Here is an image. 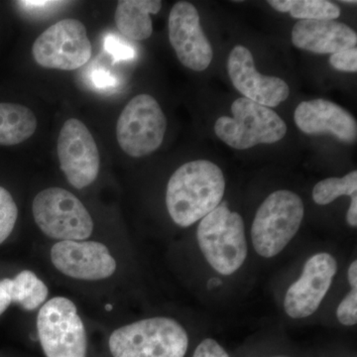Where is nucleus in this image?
I'll return each instance as SVG.
<instances>
[{
  "mask_svg": "<svg viewBox=\"0 0 357 357\" xmlns=\"http://www.w3.org/2000/svg\"><path fill=\"white\" fill-rule=\"evenodd\" d=\"M225 178L220 167L197 160L180 167L167 185L169 215L178 227H191L222 203Z\"/></svg>",
  "mask_w": 357,
  "mask_h": 357,
  "instance_id": "nucleus-1",
  "label": "nucleus"
},
{
  "mask_svg": "<svg viewBox=\"0 0 357 357\" xmlns=\"http://www.w3.org/2000/svg\"><path fill=\"white\" fill-rule=\"evenodd\" d=\"M109 344L114 357H184L189 337L178 321L156 317L117 328Z\"/></svg>",
  "mask_w": 357,
  "mask_h": 357,
  "instance_id": "nucleus-2",
  "label": "nucleus"
},
{
  "mask_svg": "<svg viewBox=\"0 0 357 357\" xmlns=\"http://www.w3.org/2000/svg\"><path fill=\"white\" fill-rule=\"evenodd\" d=\"M197 238L206 261L225 276L236 273L248 257L243 218L230 211L225 203L201 220Z\"/></svg>",
  "mask_w": 357,
  "mask_h": 357,
  "instance_id": "nucleus-3",
  "label": "nucleus"
},
{
  "mask_svg": "<svg viewBox=\"0 0 357 357\" xmlns=\"http://www.w3.org/2000/svg\"><path fill=\"white\" fill-rule=\"evenodd\" d=\"M304 215V203L297 194L288 190L272 192L256 211L251 227L256 252L264 258L281 253L299 231Z\"/></svg>",
  "mask_w": 357,
  "mask_h": 357,
  "instance_id": "nucleus-4",
  "label": "nucleus"
},
{
  "mask_svg": "<svg viewBox=\"0 0 357 357\" xmlns=\"http://www.w3.org/2000/svg\"><path fill=\"white\" fill-rule=\"evenodd\" d=\"M234 116H222L215 132L225 144L244 150L258 144H274L285 137L287 126L273 109L241 98L231 105Z\"/></svg>",
  "mask_w": 357,
  "mask_h": 357,
  "instance_id": "nucleus-5",
  "label": "nucleus"
},
{
  "mask_svg": "<svg viewBox=\"0 0 357 357\" xmlns=\"http://www.w3.org/2000/svg\"><path fill=\"white\" fill-rule=\"evenodd\" d=\"M33 217L45 236L58 241H86L93 222L84 204L62 188L40 192L32 204Z\"/></svg>",
  "mask_w": 357,
  "mask_h": 357,
  "instance_id": "nucleus-6",
  "label": "nucleus"
},
{
  "mask_svg": "<svg viewBox=\"0 0 357 357\" xmlns=\"http://www.w3.org/2000/svg\"><path fill=\"white\" fill-rule=\"evenodd\" d=\"M40 344L47 357H86L88 337L76 305L65 297L45 303L37 317Z\"/></svg>",
  "mask_w": 357,
  "mask_h": 357,
  "instance_id": "nucleus-7",
  "label": "nucleus"
},
{
  "mask_svg": "<svg viewBox=\"0 0 357 357\" xmlns=\"http://www.w3.org/2000/svg\"><path fill=\"white\" fill-rule=\"evenodd\" d=\"M167 119L153 96L141 93L128 103L116 124L119 146L134 158L156 151L165 136Z\"/></svg>",
  "mask_w": 357,
  "mask_h": 357,
  "instance_id": "nucleus-8",
  "label": "nucleus"
},
{
  "mask_svg": "<svg viewBox=\"0 0 357 357\" xmlns=\"http://www.w3.org/2000/svg\"><path fill=\"white\" fill-rule=\"evenodd\" d=\"M35 62L46 69L73 70L91 57L86 26L77 20H63L50 26L32 46Z\"/></svg>",
  "mask_w": 357,
  "mask_h": 357,
  "instance_id": "nucleus-9",
  "label": "nucleus"
},
{
  "mask_svg": "<svg viewBox=\"0 0 357 357\" xmlns=\"http://www.w3.org/2000/svg\"><path fill=\"white\" fill-rule=\"evenodd\" d=\"M60 167L70 185L84 189L93 184L100 172V152L95 138L79 119L65 122L57 143Z\"/></svg>",
  "mask_w": 357,
  "mask_h": 357,
  "instance_id": "nucleus-10",
  "label": "nucleus"
},
{
  "mask_svg": "<svg viewBox=\"0 0 357 357\" xmlns=\"http://www.w3.org/2000/svg\"><path fill=\"white\" fill-rule=\"evenodd\" d=\"M337 272V262L330 253H317L307 259L302 275L286 293L284 309L292 319L314 314L325 299Z\"/></svg>",
  "mask_w": 357,
  "mask_h": 357,
  "instance_id": "nucleus-11",
  "label": "nucleus"
},
{
  "mask_svg": "<svg viewBox=\"0 0 357 357\" xmlns=\"http://www.w3.org/2000/svg\"><path fill=\"white\" fill-rule=\"evenodd\" d=\"M169 40L176 55L185 67L202 72L211 65L213 48L202 29L196 7L178 1L169 15Z\"/></svg>",
  "mask_w": 357,
  "mask_h": 357,
  "instance_id": "nucleus-12",
  "label": "nucleus"
},
{
  "mask_svg": "<svg viewBox=\"0 0 357 357\" xmlns=\"http://www.w3.org/2000/svg\"><path fill=\"white\" fill-rule=\"evenodd\" d=\"M50 255L52 263L61 273L77 280H102L116 270L109 248L96 241H60L54 244Z\"/></svg>",
  "mask_w": 357,
  "mask_h": 357,
  "instance_id": "nucleus-13",
  "label": "nucleus"
},
{
  "mask_svg": "<svg viewBox=\"0 0 357 357\" xmlns=\"http://www.w3.org/2000/svg\"><path fill=\"white\" fill-rule=\"evenodd\" d=\"M227 70L234 88L244 98L264 107H277L290 95L288 84L280 77L263 76L257 72L252 54L241 45L230 52Z\"/></svg>",
  "mask_w": 357,
  "mask_h": 357,
  "instance_id": "nucleus-14",
  "label": "nucleus"
},
{
  "mask_svg": "<svg viewBox=\"0 0 357 357\" xmlns=\"http://www.w3.org/2000/svg\"><path fill=\"white\" fill-rule=\"evenodd\" d=\"M296 126L307 135L331 134L347 144L357 138L356 119L337 103L318 98L301 102L295 110Z\"/></svg>",
  "mask_w": 357,
  "mask_h": 357,
  "instance_id": "nucleus-15",
  "label": "nucleus"
},
{
  "mask_svg": "<svg viewBox=\"0 0 357 357\" xmlns=\"http://www.w3.org/2000/svg\"><path fill=\"white\" fill-rule=\"evenodd\" d=\"M297 48L316 54H335L354 48L357 35L352 28L335 20H300L292 30Z\"/></svg>",
  "mask_w": 357,
  "mask_h": 357,
  "instance_id": "nucleus-16",
  "label": "nucleus"
},
{
  "mask_svg": "<svg viewBox=\"0 0 357 357\" xmlns=\"http://www.w3.org/2000/svg\"><path fill=\"white\" fill-rule=\"evenodd\" d=\"M161 8L160 0H121L115 9V24L123 36L143 41L153 33L150 14H157Z\"/></svg>",
  "mask_w": 357,
  "mask_h": 357,
  "instance_id": "nucleus-17",
  "label": "nucleus"
},
{
  "mask_svg": "<svg viewBox=\"0 0 357 357\" xmlns=\"http://www.w3.org/2000/svg\"><path fill=\"white\" fill-rule=\"evenodd\" d=\"M37 119L31 109L16 103H0V145L13 146L31 137Z\"/></svg>",
  "mask_w": 357,
  "mask_h": 357,
  "instance_id": "nucleus-18",
  "label": "nucleus"
},
{
  "mask_svg": "<svg viewBox=\"0 0 357 357\" xmlns=\"http://www.w3.org/2000/svg\"><path fill=\"white\" fill-rule=\"evenodd\" d=\"M0 287L6 291L11 302L20 304L26 311L38 309L48 298V287L30 270L20 272L13 279H2Z\"/></svg>",
  "mask_w": 357,
  "mask_h": 357,
  "instance_id": "nucleus-19",
  "label": "nucleus"
},
{
  "mask_svg": "<svg viewBox=\"0 0 357 357\" xmlns=\"http://www.w3.org/2000/svg\"><path fill=\"white\" fill-rule=\"evenodd\" d=\"M268 4L301 20H335L340 16V7L326 0H269Z\"/></svg>",
  "mask_w": 357,
  "mask_h": 357,
  "instance_id": "nucleus-20",
  "label": "nucleus"
},
{
  "mask_svg": "<svg viewBox=\"0 0 357 357\" xmlns=\"http://www.w3.org/2000/svg\"><path fill=\"white\" fill-rule=\"evenodd\" d=\"M357 191V172L347 174L342 178H328L321 181L312 190V199L319 206L333 203L342 196H351Z\"/></svg>",
  "mask_w": 357,
  "mask_h": 357,
  "instance_id": "nucleus-21",
  "label": "nucleus"
},
{
  "mask_svg": "<svg viewBox=\"0 0 357 357\" xmlns=\"http://www.w3.org/2000/svg\"><path fill=\"white\" fill-rule=\"evenodd\" d=\"M18 208L10 192L0 187V244L4 243L15 227Z\"/></svg>",
  "mask_w": 357,
  "mask_h": 357,
  "instance_id": "nucleus-22",
  "label": "nucleus"
},
{
  "mask_svg": "<svg viewBox=\"0 0 357 357\" xmlns=\"http://www.w3.org/2000/svg\"><path fill=\"white\" fill-rule=\"evenodd\" d=\"M337 317L342 325L351 326L357 324V288H351L337 307Z\"/></svg>",
  "mask_w": 357,
  "mask_h": 357,
  "instance_id": "nucleus-23",
  "label": "nucleus"
},
{
  "mask_svg": "<svg viewBox=\"0 0 357 357\" xmlns=\"http://www.w3.org/2000/svg\"><path fill=\"white\" fill-rule=\"evenodd\" d=\"M105 48L115 61L131 60L135 57L132 47L115 35H109L105 40Z\"/></svg>",
  "mask_w": 357,
  "mask_h": 357,
  "instance_id": "nucleus-24",
  "label": "nucleus"
},
{
  "mask_svg": "<svg viewBox=\"0 0 357 357\" xmlns=\"http://www.w3.org/2000/svg\"><path fill=\"white\" fill-rule=\"evenodd\" d=\"M330 64L335 69L342 72L356 73L357 70L356 47L333 54L330 58Z\"/></svg>",
  "mask_w": 357,
  "mask_h": 357,
  "instance_id": "nucleus-25",
  "label": "nucleus"
},
{
  "mask_svg": "<svg viewBox=\"0 0 357 357\" xmlns=\"http://www.w3.org/2000/svg\"><path fill=\"white\" fill-rule=\"evenodd\" d=\"M192 357H229V356L217 340L206 338L198 345Z\"/></svg>",
  "mask_w": 357,
  "mask_h": 357,
  "instance_id": "nucleus-26",
  "label": "nucleus"
},
{
  "mask_svg": "<svg viewBox=\"0 0 357 357\" xmlns=\"http://www.w3.org/2000/svg\"><path fill=\"white\" fill-rule=\"evenodd\" d=\"M91 81L100 89L109 88L116 84V79L107 70L98 69L91 74Z\"/></svg>",
  "mask_w": 357,
  "mask_h": 357,
  "instance_id": "nucleus-27",
  "label": "nucleus"
},
{
  "mask_svg": "<svg viewBox=\"0 0 357 357\" xmlns=\"http://www.w3.org/2000/svg\"><path fill=\"white\" fill-rule=\"evenodd\" d=\"M351 204L347 213V222L352 227H357V194L351 195Z\"/></svg>",
  "mask_w": 357,
  "mask_h": 357,
  "instance_id": "nucleus-28",
  "label": "nucleus"
},
{
  "mask_svg": "<svg viewBox=\"0 0 357 357\" xmlns=\"http://www.w3.org/2000/svg\"><path fill=\"white\" fill-rule=\"evenodd\" d=\"M64 3L61 1H38V0H34V1H18V4L21 6L30 7V8H43V7H49L56 6V4Z\"/></svg>",
  "mask_w": 357,
  "mask_h": 357,
  "instance_id": "nucleus-29",
  "label": "nucleus"
},
{
  "mask_svg": "<svg viewBox=\"0 0 357 357\" xmlns=\"http://www.w3.org/2000/svg\"><path fill=\"white\" fill-rule=\"evenodd\" d=\"M347 277H349V284H351V288H357V261L354 260L351 263V266L349 268L347 271Z\"/></svg>",
  "mask_w": 357,
  "mask_h": 357,
  "instance_id": "nucleus-30",
  "label": "nucleus"
},
{
  "mask_svg": "<svg viewBox=\"0 0 357 357\" xmlns=\"http://www.w3.org/2000/svg\"><path fill=\"white\" fill-rule=\"evenodd\" d=\"M11 300L9 296L7 295L6 291L0 287V316L6 311L7 307L10 305Z\"/></svg>",
  "mask_w": 357,
  "mask_h": 357,
  "instance_id": "nucleus-31",
  "label": "nucleus"
},
{
  "mask_svg": "<svg viewBox=\"0 0 357 357\" xmlns=\"http://www.w3.org/2000/svg\"><path fill=\"white\" fill-rule=\"evenodd\" d=\"M342 2H344V3L354 4H354H356V1H347V0H344V1H342Z\"/></svg>",
  "mask_w": 357,
  "mask_h": 357,
  "instance_id": "nucleus-32",
  "label": "nucleus"
},
{
  "mask_svg": "<svg viewBox=\"0 0 357 357\" xmlns=\"http://www.w3.org/2000/svg\"><path fill=\"white\" fill-rule=\"evenodd\" d=\"M112 309V305H107V306H105V310H107V311H110V310Z\"/></svg>",
  "mask_w": 357,
  "mask_h": 357,
  "instance_id": "nucleus-33",
  "label": "nucleus"
},
{
  "mask_svg": "<svg viewBox=\"0 0 357 357\" xmlns=\"http://www.w3.org/2000/svg\"><path fill=\"white\" fill-rule=\"evenodd\" d=\"M273 357H285V356H273Z\"/></svg>",
  "mask_w": 357,
  "mask_h": 357,
  "instance_id": "nucleus-34",
  "label": "nucleus"
}]
</instances>
